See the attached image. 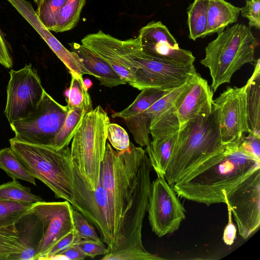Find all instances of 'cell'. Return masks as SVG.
<instances>
[{
    "instance_id": "cell-2",
    "label": "cell",
    "mask_w": 260,
    "mask_h": 260,
    "mask_svg": "<svg viewBox=\"0 0 260 260\" xmlns=\"http://www.w3.org/2000/svg\"><path fill=\"white\" fill-rule=\"evenodd\" d=\"M242 139L228 144L175 183L172 186L178 197L207 206L225 203V193L260 168V161L239 148Z\"/></svg>"
},
{
    "instance_id": "cell-24",
    "label": "cell",
    "mask_w": 260,
    "mask_h": 260,
    "mask_svg": "<svg viewBox=\"0 0 260 260\" xmlns=\"http://www.w3.org/2000/svg\"><path fill=\"white\" fill-rule=\"evenodd\" d=\"M86 113V110L81 107H75L69 110L52 147L59 150L68 146Z\"/></svg>"
},
{
    "instance_id": "cell-14",
    "label": "cell",
    "mask_w": 260,
    "mask_h": 260,
    "mask_svg": "<svg viewBox=\"0 0 260 260\" xmlns=\"http://www.w3.org/2000/svg\"><path fill=\"white\" fill-rule=\"evenodd\" d=\"M138 37L143 51L159 59L184 64H193L195 57L179 47L175 38L161 21H152L139 30Z\"/></svg>"
},
{
    "instance_id": "cell-18",
    "label": "cell",
    "mask_w": 260,
    "mask_h": 260,
    "mask_svg": "<svg viewBox=\"0 0 260 260\" xmlns=\"http://www.w3.org/2000/svg\"><path fill=\"white\" fill-rule=\"evenodd\" d=\"M19 233V252L11 260H34L42 237V224L29 211L15 224Z\"/></svg>"
},
{
    "instance_id": "cell-42",
    "label": "cell",
    "mask_w": 260,
    "mask_h": 260,
    "mask_svg": "<svg viewBox=\"0 0 260 260\" xmlns=\"http://www.w3.org/2000/svg\"><path fill=\"white\" fill-rule=\"evenodd\" d=\"M83 81L86 88L88 90V89L92 85L91 81L88 78H86L84 80L83 79Z\"/></svg>"
},
{
    "instance_id": "cell-29",
    "label": "cell",
    "mask_w": 260,
    "mask_h": 260,
    "mask_svg": "<svg viewBox=\"0 0 260 260\" xmlns=\"http://www.w3.org/2000/svg\"><path fill=\"white\" fill-rule=\"evenodd\" d=\"M20 251L19 233L15 224L0 228V260H11Z\"/></svg>"
},
{
    "instance_id": "cell-39",
    "label": "cell",
    "mask_w": 260,
    "mask_h": 260,
    "mask_svg": "<svg viewBox=\"0 0 260 260\" xmlns=\"http://www.w3.org/2000/svg\"><path fill=\"white\" fill-rule=\"evenodd\" d=\"M86 257L77 245L73 244L54 255L50 259L82 260Z\"/></svg>"
},
{
    "instance_id": "cell-10",
    "label": "cell",
    "mask_w": 260,
    "mask_h": 260,
    "mask_svg": "<svg viewBox=\"0 0 260 260\" xmlns=\"http://www.w3.org/2000/svg\"><path fill=\"white\" fill-rule=\"evenodd\" d=\"M147 211L151 230L158 237L178 230L186 218L185 208L162 175L151 183Z\"/></svg>"
},
{
    "instance_id": "cell-15",
    "label": "cell",
    "mask_w": 260,
    "mask_h": 260,
    "mask_svg": "<svg viewBox=\"0 0 260 260\" xmlns=\"http://www.w3.org/2000/svg\"><path fill=\"white\" fill-rule=\"evenodd\" d=\"M213 96V91L207 81L196 72L174 103L180 127L190 119L211 110L214 104Z\"/></svg>"
},
{
    "instance_id": "cell-41",
    "label": "cell",
    "mask_w": 260,
    "mask_h": 260,
    "mask_svg": "<svg viewBox=\"0 0 260 260\" xmlns=\"http://www.w3.org/2000/svg\"><path fill=\"white\" fill-rule=\"evenodd\" d=\"M0 63L6 68H11L13 66V62L7 43L0 28Z\"/></svg>"
},
{
    "instance_id": "cell-40",
    "label": "cell",
    "mask_w": 260,
    "mask_h": 260,
    "mask_svg": "<svg viewBox=\"0 0 260 260\" xmlns=\"http://www.w3.org/2000/svg\"><path fill=\"white\" fill-rule=\"evenodd\" d=\"M228 211V222L223 231L222 239L225 244L231 245L234 242L236 237V228L232 221V211L230 207L227 205Z\"/></svg>"
},
{
    "instance_id": "cell-7",
    "label": "cell",
    "mask_w": 260,
    "mask_h": 260,
    "mask_svg": "<svg viewBox=\"0 0 260 260\" xmlns=\"http://www.w3.org/2000/svg\"><path fill=\"white\" fill-rule=\"evenodd\" d=\"M125 56L136 71L131 85L140 90H171L186 83L197 72L194 64H184L154 57L145 53L139 38L121 40Z\"/></svg>"
},
{
    "instance_id": "cell-13",
    "label": "cell",
    "mask_w": 260,
    "mask_h": 260,
    "mask_svg": "<svg viewBox=\"0 0 260 260\" xmlns=\"http://www.w3.org/2000/svg\"><path fill=\"white\" fill-rule=\"evenodd\" d=\"M214 103L220 108V131L224 145L240 141L248 133L245 86L228 87Z\"/></svg>"
},
{
    "instance_id": "cell-17",
    "label": "cell",
    "mask_w": 260,
    "mask_h": 260,
    "mask_svg": "<svg viewBox=\"0 0 260 260\" xmlns=\"http://www.w3.org/2000/svg\"><path fill=\"white\" fill-rule=\"evenodd\" d=\"M69 45L71 50L80 58L85 69L90 75L98 79L101 85L113 87L127 83L109 63L88 48L77 43H72Z\"/></svg>"
},
{
    "instance_id": "cell-1",
    "label": "cell",
    "mask_w": 260,
    "mask_h": 260,
    "mask_svg": "<svg viewBox=\"0 0 260 260\" xmlns=\"http://www.w3.org/2000/svg\"><path fill=\"white\" fill-rule=\"evenodd\" d=\"M152 166L146 151L130 143L115 150L107 143L101 165L100 182L109 201L112 251L139 241L151 193Z\"/></svg>"
},
{
    "instance_id": "cell-8",
    "label": "cell",
    "mask_w": 260,
    "mask_h": 260,
    "mask_svg": "<svg viewBox=\"0 0 260 260\" xmlns=\"http://www.w3.org/2000/svg\"><path fill=\"white\" fill-rule=\"evenodd\" d=\"M69 111L46 91L36 109L27 117L10 123L14 139L32 144L52 146Z\"/></svg>"
},
{
    "instance_id": "cell-12",
    "label": "cell",
    "mask_w": 260,
    "mask_h": 260,
    "mask_svg": "<svg viewBox=\"0 0 260 260\" xmlns=\"http://www.w3.org/2000/svg\"><path fill=\"white\" fill-rule=\"evenodd\" d=\"M73 208L67 201L38 202L33 203L30 211L41 221L42 237L34 260L44 259L51 248L74 230Z\"/></svg>"
},
{
    "instance_id": "cell-33",
    "label": "cell",
    "mask_w": 260,
    "mask_h": 260,
    "mask_svg": "<svg viewBox=\"0 0 260 260\" xmlns=\"http://www.w3.org/2000/svg\"><path fill=\"white\" fill-rule=\"evenodd\" d=\"M164 258L152 254L147 250L120 249L104 255L102 260H160Z\"/></svg>"
},
{
    "instance_id": "cell-22",
    "label": "cell",
    "mask_w": 260,
    "mask_h": 260,
    "mask_svg": "<svg viewBox=\"0 0 260 260\" xmlns=\"http://www.w3.org/2000/svg\"><path fill=\"white\" fill-rule=\"evenodd\" d=\"M208 2L194 0L187 9L189 38L193 41L207 36Z\"/></svg>"
},
{
    "instance_id": "cell-34",
    "label": "cell",
    "mask_w": 260,
    "mask_h": 260,
    "mask_svg": "<svg viewBox=\"0 0 260 260\" xmlns=\"http://www.w3.org/2000/svg\"><path fill=\"white\" fill-rule=\"evenodd\" d=\"M107 139L112 147L118 151L126 150L130 145L127 133L124 128L116 123L110 122L109 124Z\"/></svg>"
},
{
    "instance_id": "cell-19",
    "label": "cell",
    "mask_w": 260,
    "mask_h": 260,
    "mask_svg": "<svg viewBox=\"0 0 260 260\" xmlns=\"http://www.w3.org/2000/svg\"><path fill=\"white\" fill-rule=\"evenodd\" d=\"M245 86L248 134L260 138V61Z\"/></svg>"
},
{
    "instance_id": "cell-9",
    "label": "cell",
    "mask_w": 260,
    "mask_h": 260,
    "mask_svg": "<svg viewBox=\"0 0 260 260\" xmlns=\"http://www.w3.org/2000/svg\"><path fill=\"white\" fill-rule=\"evenodd\" d=\"M4 113L9 122L27 117L37 107L45 91L31 64L11 70Z\"/></svg>"
},
{
    "instance_id": "cell-26",
    "label": "cell",
    "mask_w": 260,
    "mask_h": 260,
    "mask_svg": "<svg viewBox=\"0 0 260 260\" xmlns=\"http://www.w3.org/2000/svg\"><path fill=\"white\" fill-rule=\"evenodd\" d=\"M171 90L155 88L143 89L128 107L122 111L113 114L112 117L113 118H121L124 119L132 117L136 114L146 110L156 101Z\"/></svg>"
},
{
    "instance_id": "cell-35",
    "label": "cell",
    "mask_w": 260,
    "mask_h": 260,
    "mask_svg": "<svg viewBox=\"0 0 260 260\" xmlns=\"http://www.w3.org/2000/svg\"><path fill=\"white\" fill-rule=\"evenodd\" d=\"M75 244L77 245L86 257L90 258L105 255L109 251L108 246L101 240L82 239Z\"/></svg>"
},
{
    "instance_id": "cell-5",
    "label": "cell",
    "mask_w": 260,
    "mask_h": 260,
    "mask_svg": "<svg viewBox=\"0 0 260 260\" xmlns=\"http://www.w3.org/2000/svg\"><path fill=\"white\" fill-rule=\"evenodd\" d=\"M258 44L250 27L244 24L237 23L218 33L206 47L205 56L200 60L209 70L213 92L230 83L233 74L244 64L255 61Z\"/></svg>"
},
{
    "instance_id": "cell-32",
    "label": "cell",
    "mask_w": 260,
    "mask_h": 260,
    "mask_svg": "<svg viewBox=\"0 0 260 260\" xmlns=\"http://www.w3.org/2000/svg\"><path fill=\"white\" fill-rule=\"evenodd\" d=\"M74 230L79 241L82 239L100 240L94 225L82 213L73 209Z\"/></svg>"
},
{
    "instance_id": "cell-36",
    "label": "cell",
    "mask_w": 260,
    "mask_h": 260,
    "mask_svg": "<svg viewBox=\"0 0 260 260\" xmlns=\"http://www.w3.org/2000/svg\"><path fill=\"white\" fill-rule=\"evenodd\" d=\"M240 10L242 16L248 20L249 27L260 28V0H246L245 6Z\"/></svg>"
},
{
    "instance_id": "cell-21",
    "label": "cell",
    "mask_w": 260,
    "mask_h": 260,
    "mask_svg": "<svg viewBox=\"0 0 260 260\" xmlns=\"http://www.w3.org/2000/svg\"><path fill=\"white\" fill-rule=\"evenodd\" d=\"M178 131L160 139L152 140L146 147L152 167L157 175L164 176L170 157L176 140Z\"/></svg>"
},
{
    "instance_id": "cell-23",
    "label": "cell",
    "mask_w": 260,
    "mask_h": 260,
    "mask_svg": "<svg viewBox=\"0 0 260 260\" xmlns=\"http://www.w3.org/2000/svg\"><path fill=\"white\" fill-rule=\"evenodd\" d=\"M71 81L69 88L66 92L69 110L75 107L85 109L87 112L93 109L91 98L83 81V76L70 73Z\"/></svg>"
},
{
    "instance_id": "cell-11",
    "label": "cell",
    "mask_w": 260,
    "mask_h": 260,
    "mask_svg": "<svg viewBox=\"0 0 260 260\" xmlns=\"http://www.w3.org/2000/svg\"><path fill=\"white\" fill-rule=\"evenodd\" d=\"M225 204L236 221L239 234L246 240L260 225V168L227 193Z\"/></svg>"
},
{
    "instance_id": "cell-38",
    "label": "cell",
    "mask_w": 260,
    "mask_h": 260,
    "mask_svg": "<svg viewBox=\"0 0 260 260\" xmlns=\"http://www.w3.org/2000/svg\"><path fill=\"white\" fill-rule=\"evenodd\" d=\"M78 242L79 240L76 237L74 230H73L60 239L51 248L44 259H50L54 255Z\"/></svg>"
},
{
    "instance_id": "cell-37",
    "label": "cell",
    "mask_w": 260,
    "mask_h": 260,
    "mask_svg": "<svg viewBox=\"0 0 260 260\" xmlns=\"http://www.w3.org/2000/svg\"><path fill=\"white\" fill-rule=\"evenodd\" d=\"M239 148L246 154L260 161V138L248 134L243 137Z\"/></svg>"
},
{
    "instance_id": "cell-27",
    "label": "cell",
    "mask_w": 260,
    "mask_h": 260,
    "mask_svg": "<svg viewBox=\"0 0 260 260\" xmlns=\"http://www.w3.org/2000/svg\"><path fill=\"white\" fill-rule=\"evenodd\" d=\"M0 200L26 204L44 201L40 196L31 193L30 188L23 186L17 179L0 185Z\"/></svg>"
},
{
    "instance_id": "cell-3",
    "label": "cell",
    "mask_w": 260,
    "mask_h": 260,
    "mask_svg": "<svg viewBox=\"0 0 260 260\" xmlns=\"http://www.w3.org/2000/svg\"><path fill=\"white\" fill-rule=\"evenodd\" d=\"M219 119L220 108L214 103L211 110L190 119L179 128L164 175L170 185L225 148L228 144L221 140Z\"/></svg>"
},
{
    "instance_id": "cell-30",
    "label": "cell",
    "mask_w": 260,
    "mask_h": 260,
    "mask_svg": "<svg viewBox=\"0 0 260 260\" xmlns=\"http://www.w3.org/2000/svg\"><path fill=\"white\" fill-rule=\"evenodd\" d=\"M32 204L0 200V228L17 223L30 211Z\"/></svg>"
},
{
    "instance_id": "cell-31",
    "label": "cell",
    "mask_w": 260,
    "mask_h": 260,
    "mask_svg": "<svg viewBox=\"0 0 260 260\" xmlns=\"http://www.w3.org/2000/svg\"><path fill=\"white\" fill-rule=\"evenodd\" d=\"M67 0H44L36 11L38 18L49 30L53 31L59 12Z\"/></svg>"
},
{
    "instance_id": "cell-43",
    "label": "cell",
    "mask_w": 260,
    "mask_h": 260,
    "mask_svg": "<svg viewBox=\"0 0 260 260\" xmlns=\"http://www.w3.org/2000/svg\"><path fill=\"white\" fill-rule=\"evenodd\" d=\"M34 2L38 5V6L40 5V4L44 1V0H34Z\"/></svg>"
},
{
    "instance_id": "cell-20",
    "label": "cell",
    "mask_w": 260,
    "mask_h": 260,
    "mask_svg": "<svg viewBox=\"0 0 260 260\" xmlns=\"http://www.w3.org/2000/svg\"><path fill=\"white\" fill-rule=\"evenodd\" d=\"M240 13V8L225 0H209L207 36L219 33L236 22Z\"/></svg>"
},
{
    "instance_id": "cell-16",
    "label": "cell",
    "mask_w": 260,
    "mask_h": 260,
    "mask_svg": "<svg viewBox=\"0 0 260 260\" xmlns=\"http://www.w3.org/2000/svg\"><path fill=\"white\" fill-rule=\"evenodd\" d=\"M81 44L103 58L130 85L134 80L136 68L125 56L121 40L99 30L85 36Z\"/></svg>"
},
{
    "instance_id": "cell-25",
    "label": "cell",
    "mask_w": 260,
    "mask_h": 260,
    "mask_svg": "<svg viewBox=\"0 0 260 260\" xmlns=\"http://www.w3.org/2000/svg\"><path fill=\"white\" fill-rule=\"evenodd\" d=\"M0 169L13 179H20L36 185V178L24 167L10 147L0 150Z\"/></svg>"
},
{
    "instance_id": "cell-6",
    "label": "cell",
    "mask_w": 260,
    "mask_h": 260,
    "mask_svg": "<svg viewBox=\"0 0 260 260\" xmlns=\"http://www.w3.org/2000/svg\"><path fill=\"white\" fill-rule=\"evenodd\" d=\"M110 118L100 106L85 114L73 137V161L89 189L94 190L100 181V169L107 144Z\"/></svg>"
},
{
    "instance_id": "cell-28",
    "label": "cell",
    "mask_w": 260,
    "mask_h": 260,
    "mask_svg": "<svg viewBox=\"0 0 260 260\" xmlns=\"http://www.w3.org/2000/svg\"><path fill=\"white\" fill-rule=\"evenodd\" d=\"M86 0H67L61 9L53 31L61 32L73 29L78 23Z\"/></svg>"
},
{
    "instance_id": "cell-4",
    "label": "cell",
    "mask_w": 260,
    "mask_h": 260,
    "mask_svg": "<svg viewBox=\"0 0 260 260\" xmlns=\"http://www.w3.org/2000/svg\"><path fill=\"white\" fill-rule=\"evenodd\" d=\"M10 148L36 179L41 181L55 197L77 207L74 188V162L68 146L57 150L50 146L23 142L12 138Z\"/></svg>"
}]
</instances>
